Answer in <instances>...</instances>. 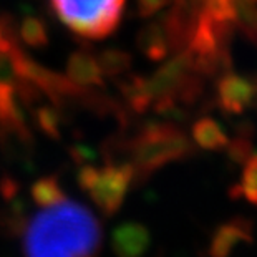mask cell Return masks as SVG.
I'll return each mask as SVG.
<instances>
[{
    "label": "cell",
    "instance_id": "8fae6325",
    "mask_svg": "<svg viewBox=\"0 0 257 257\" xmlns=\"http://www.w3.org/2000/svg\"><path fill=\"white\" fill-rule=\"evenodd\" d=\"M30 198L37 207H50L67 199V194L60 184L58 176H43L30 186Z\"/></svg>",
    "mask_w": 257,
    "mask_h": 257
},
{
    "label": "cell",
    "instance_id": "4fadbf2b",
    "mask_svg": "<svg viewBox=\"0 0 257 257\" xmlns=\"http://www.w3.org/2000/svg\"><path fill=\"white\" fill-rule=\"evenodd\" d=\"M96 60L103 76H108V78H116L126 73L131 67V55L119 48H105L96 53Z\"/></svg>",
    "mask_w": 257,
    "mask_h": 257
},
{
    "label": "cell",
    "instance_id": "7c38bea8",
    "mask_svg": "<svg viewBox=\"0 0 257 257\" xmlns=\"http://www.w3.org/2000/svg\"><path fill=\"white\" fill-rule=\"evenodd\" d=\"M193 138L196 145L204 150H221L227 146L229 140L222 128L211 118H201L193 126Z\"/></svg>",
    "mask_w": 257,
    "mask_h": 257
},
{
    "label": "cell",
    "instance_id": "ffe728a7",
    "mask_svg": "<svg viewBox=\"0 0 257 257\" xmlns=\"http://www.w3.org/2000/svg\"><path fill=\"white\" fill-rule=\"evenodd\" d=\"M229 156H231V160L237 163H245V160L250 156V145L247 143V140L232 141V143L229 145Z\"/></svg>",
    "mask_w": 257,
    "mask_h": 257
},
{
    "label": "cell",
    "instance_id": "2e32d148",
    "mask_svg": "<svg viewBox=\"0 0 257 257\" xmlns=\"http://www.w3.org/2000/svg\"><path fill=\"white\" fill-rule=\"evenodd\" d=\"M119 86H121V93H123L124 100L128 101V105L133 111L143 113L146 111V108L151 105V98H150V93L146 90L145 78L131 76L130 80H126Z\"/></svg>",
    "mask_w": 257,
    "mask_h": 257
},
{
    "label": "cell",
    "instance_id": "7a4b0ae2",
    "mask_svg": "<svg viewBox=\"0 0 257 257\" xmlns=\"http://www.w3.org/2000/svg\"><path fill=\"white\" fill-rule=\"evenodd\" d=\"M135 178H146L163 166L191 153V143L178 128L169 124H148L126 145Z\"/></svg>",
    "mask_w": 257,
    "mask_h": 257
},
{
    "label": "cell",
    "instance_id": "9c48e42d",
    "mask_svg": "<svg viewBox=\"0 0 257 257\" xmlns=\"http://www.w3.org/2000/svg\"><path fill=\"white\" fill-rule=\"evenodd\" d=\"M236 17V9H234V0H206V7L202 10L198 20L199 30L211 32L219 37L222 27Z\"/></svg>",
    "mask_w": 257,
    "mask_h": 257
},
{
    "label": "cell",
    "instance_id": "3957f363",
    "mask_svg": "<svg viewBox=\"0 0 257 257\" xmlns=\"http://www.w3.org/2000/svg\"><path fill=\"white\" fill-rule=\"evenodd\" d=\"M126 0H50L55 15L73 34L103 40L118 29Z\"/></svg>",
    "mask_w": 257,
    "mask_h": 257
},
{
    "label": "cell",
    "instance_id": "52a82bcc",
    "mask_svg": "<svg viewBox=\"0 0 257 257\" xmlns=\"http://www.w3.org/2000/svg\"><path fill=\"white\" fill-rule=\"evenodd\" d=\"M252 222L245 217H234L217 226L209 242L211 257H229L239 242H252Z\"/></svg>",
    "mask_w": 257,
    "mask_h": 257
},
{
    "label": "cell",
    "instance_id": "ac0fdd59",
    "mask_svg": "<svg viewBox=\"0 0 257 257\" xmlns=\"http://www.w3.org/2000/svg\"><path fill=\"white\" fill-rule=\"evenodd\" d=\"M70 158L73 160L76 166H83V165H90L96 160V153L91 146L83 145V143H75L68 148Z\"/></svg>",
    "mask_w": 257,
    "mask_h": 257
},
{
    "label": "cell",
    "instance_id": "277c9868",
    "mask_svg": "<svg viewBox=\"0 0 257 257\" xmlns=\"http://www.w3.org/2000/svg\"><path fill=\"white\" fill-rule=\"evenodd\" d=\"M133 179L135 171L130 163H108L96 169L95 178L85 193L103 214L111 217L123 206Z\"/></svg>",
    "mask_w": 257,
    "mask_h": 257
},
{
    "label": "cell",
    "instance_id": "8992f818",
    "mask_svg": "<svg viewBox=\"0 0 257 257\" xmlns=\"http://www.w3.org/2000/svg\"><path fill=\"white\" fill-rule=\"evenodd\" d=\"M67 76L81 88H103L105 76L98 65L96 53L90 47H81L68 57Z\"/></svg>",
    "mask_w": 257,
    "mask_h": 257
},
{
    "label": "cell",
    "instance_id": "ba28073f",
    "mask_svg": "<svg viewBox=\"0 0 257 257\" xmlns=\"http://www.w3.org/2000/svg\"><path fill=\"white\" fill-rule=\"evenodd\" d=\"M254 88L247 80L237 75L224 76L219 85L221 106L229 113H242L252 100Z\"/></svg>",
    "mask_w": 257,
    "mask_h": 257
},
{
    "label": "cell",
    "instance_id": "30bf717a",
    "mask_svg": "<svg viewBox=\"0 0 257 257\" xmlns=\"http://www.w3.org/2000/svg\"><path fill=\"white\" fill-rule=\"evenodd\" d=\"M140 50L145 53L148 58L163 60L169 52V37L166 34V29L160 24L146 25L143 30L140 32L138 37Z\"/></svg>",
    "mask_w": 257,
    "mask_h": 257
},
{
    "label": "cell",
    "instance_id": "5bb4252c",
    "mask_svg": "<svg viewBox=\"0 0 257 257\" xmlns=\"http://www.w3.org/2000/svg\"><path fill=\"white\" fill-rule=\"evenodd\" d=\"M19 42H24L30 48H43L48 45V30L45 22L35 15H29L20 22L17 29Z\"/></svg>",
    "mask_w": 257,
    "mask_h": 257
},
{
    "label": "cell",
    "instance_id": "7402d4cb",
    "mask_svg": "<svg viewBox=\"0 0 257 257\" xmlns=\"http://www.w3.org/2000/svg\"><path fill=\"white\" fill-rule=\"evenodd\" d=\"M14 43H19V42H12V40H9V38H5L2 27H0V52H9Z\"/></svg>",
    "mask_w": 257,
    "mask_h": 257
},
{
    "label": "cell",
    "instance_id": "d6986e66",
    "mask_svg": "<svg viewBox=\"0 0 257 257\" xmlns=\"http://www.w3.org/2000/svg\"><path fill=\"white\" fill-rule=\"evenodd\" d=\"M20 194V183L12 176H2L0 178V196L5 202L12 201Z\"/></svg>",
    "mask_w": 257,
    "mask_h": 257
},
{
    "label": "cell",
    "instance_id": "9a60e30c",
    "mask_svg": "<svg viewBox=\"0 0 257 257\" xmlns=\"http://www.w3.org/2000/svg\"><path fill=\"white\" fill-rule=\"evenodd\" d=\"M34 121L35 126L53 141L62 138V110L57 106L40 105L34 111Z\"/></svg>",
    "mask_w": 257,
    "mask_h": 257
},
{
    "label": "cell",
    "instance_id": "e0dca14e",
    "mask_svg": "<svg viewBox=\"0 0 257 257\" xmlns=\"http://www.w3.org/2000/svg\"><path fill=\"white\" fill-rule=\"evenodd\" d=\"M239 188H240V194L250 204L257 206V155H250L245 160L242 179H240Z\"/></svg>",
    "mask_w": 257,
    "mask_h": 257
},
{
    "label": "cell",
    "instance_id": "5b68a950",
    "mask_svg": "<svg viewBox=\"0 0 257 257\" xmlns=\"http://www.w3.org/2000/svg\"><path fill=\"white\" fill-rule=\"evenodd\" d=\"M150 245L151 232L141 222H121L111 232V249L116 257H143Z\"/></svg>",
    "mask_w": 257,
    "mask_h": 257
},
{
    "label": "cell",
    "instance_id": "6da1fadb",
    "mask_svg": "<svg viewBox=\"0 0 257 257\" xmlns=\"http://www.w3.org/2000/svg\"><path fill=\"white\" fill-rule=\"evenodd\" d=\"M22 236L25 257H96L103 229L90 209L67 198L27 219Z\"/></svg>",
    "mask_w": 257,
    "mask_h": 257
},
{
    "label": "cell",
    "instance_id": "44dd1931",
    "mask_svg": "<svg viewBox=\"0 0 257 257\" xmlns=\"http://www.w3.org/2000/svg\"><path fill=\"white\" fill-rule=\"evenodd\" d=\"M169 0H138V14L141 17H151L153 14L165 9Z\"/></svg>",
    "mask_w": 257,
    "mask_h": 257
}]
</instances>
